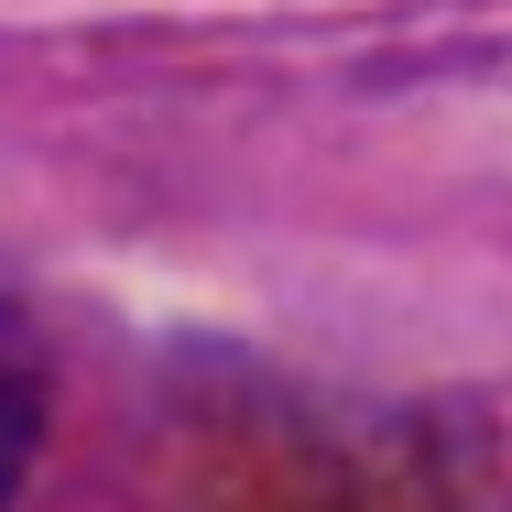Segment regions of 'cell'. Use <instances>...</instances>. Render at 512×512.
<instances>
[{"label": "cell", "instance_id": "6da1fadb", "mask_svg": "<svg viewBox=\"0 0 512 512\" xmlns=\"http://www.w3.org/2000/svg\"><path fill=\"white\" fill-rule=\"evenodd\" d=\"M33 447H44V349H33V327H22V316L0 306V512L22 502Z\"/></svg>", "mask_w": 512, "mask_h": 512}]
</instances>
